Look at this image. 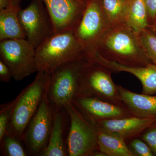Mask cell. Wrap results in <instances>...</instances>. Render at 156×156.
Listing matches in <instances>:
<instances>
[{
	"label": "cell",
	"instance_id": "cell-1",
	"mask_svg": "<svg viewBox=\"0 0 156 156\" xmlns=\"http://www.w3.org/2000/svg\"><path fill=\"white\" fill-rule=\"evenodd\" d=\"M93 51L107 60L129 67L153 63L140 46L136 31L126 23L112 27Z\"/></svg>",
	"mask_w": 156,
	"mask_h": 156
},
{
	"label": "cell",
	"instance_id": "cell-2",
	"mask_svg": "<svg viewBox=\"0 0 156 156\" xmlns=\"http://www.w3.org/2000/svg\"><path fill=\"white\" fill-rule=\"evenodd\" d=\"M37 73L33 82L11 102V119L7 132L20 141L23 140L25 130L48 90L50 74Z\"/></svg>",
	"mask_w": 156,
	"mask_h": 156
},
{
	"label": "cell",
	"instance_id": "cell-3",
	"mask_svg": "<svg viewBox=\"0 0 156 156\" xmlns=\"http://www.w3.org/2000/svg\"><path fill=\"white\" fill-rule=\"evenodd\" d=\"M87 57L73 31L54 34L36 49L38 72L50 74L65 63Z\"/></svg>",
	"mask_w": 156,
	"mask_h": 156
},
{
	"label": "cell",
	"instance_id": "cell-4",
	"mask_svg": "<svg viewBox=\"0 0 156 156\" xmlns=\"http://www.w3.org/2000/svg\"><path fill=\"white\" fill-rule=\"evenodd\" d=\"M112 73L107 68L88 58L81 70L76 96L95 98L125 106L118 85L112 79Z\"/></svg>",
	"mask_w": 156,
	"mask_h": 156
},
{
	"label": "cell",
	"instance_id": "cell-5",
	"mask_svg": "<svg viewBox=\"0 0 156 156\" xmlns=\"http://www.w3.org/2000/svg\"><path fill=\"white\" fill-rule=\"evenodd\" d=\"M88 60L87 57L67 62L50 74L47 94L55 108H65L72 103L77 94L81 70Z\"/></svg>",
	"mask_w": 156,
	"mask_h": 156
},
{
	"label": "cell",
	"instance_id": "cell-6",
	"mask_svg": "<svg viewBox=\"0 0 156 156\" xmlns=\"http://www.w3.org/2000/svg\"><path fill=\"white\" fill-rule=\"evenodd\" d=\"M112 27L103 0H89L74 34L86 54L95 50L98 42Z\"/></svg>",
	"mask_w": 156,
	"mask_h": 156
},
{
	"label": "cell",
	"instance_id": "cell-7",
	"mask_svg": "<svg viewBox=\"0 0 156 156\" xmlns=\"http://www.w3.org/2000/svg\"><path fill=\"white\" fill-rule=\"evenodd\" d=\"M71 120L67 144L69 156H93L98 150L97 126L73 103L65 108Z\"/></svg>",
	"mask_w": 156,
	"mask_h": 156
},
{
	"label": "cell",
	"instance_id": "cell-8",
	"mask_svg": "<svg viewBox=\"0 0 156 156\" xmlns=\"http://www.w3.org/2000/svg\"><path fill=\"white\" fill-rule=\"evenodd\" d=\"M1 60L8 66L12 78L21 80L37 72L36 49L27 39L7 40L0 42Z\"/></svg>",
	"mask_w": 156,
	"mask_h": 156
},
{
	"label": "cell",
	"instance_id": "cell-9",
	"mask_svg": "<svg viewBox=\"0 0 156 156\" xmlns=\"http://www.w3.org/2000/svg\"><path fill=\"white\" fill-rule=\"evenodd\" d=\"M26 39L36 49L54 34L52 20L43 0H32L18 12Z\"/></svg>",
	"mask_w": 156,
	"mask_h": 156
},
{
	"label": "cell",
	"instance_id": "cell-10",
	"mask_svg": "<svg viewBox=\"0 0 156 156\" xmlns=\"http://www.w3.org/2000/svg\"><path fill=\"white\" fill-rule=\"evenodd\" d=\"M54 111V107L48 98L47 91L24 134L23 140L33 155H41L48 145Z\"/></svg>",
	"mask_w": 156,
	"mask_h": 156
},
{
	"label": "cell",
	"instance_id": "cell-11",
	"mask_svg": "<svg viewBox=\"0 0 156 156\" xmlns=\"http://www.w3.org/2000/svg\"><path fill=\"white\" fill-rule=\"evenodd\" d=\"M53 23L54 34L73 31L89 0H43Z\"/></svg>",
	"mask_w": 156,
	"mask_h": 156
},
{
	"label": "cell",
	"instance_id": "cell-12",
	"mask_svg": "<svg viewBox=\"0 0 156 156\" xmlns=\"http://www.w3.org/2000/svg\"><path fill=\"white\" fill-rule=\"evenodd\" d=\"M72 103L87 119L94 123L103 120L134 116L125 106L95 98L78 95L73 99Z\"/></svg>",
	"mask_w": 156,
	"mask_h": 156
},
{
	"label": "cell",
	"instance_id": "cell-13",
	"mask_svg": "<svg viewBox=\"0 0 156 156\" xmlns=\"http://www.w3.org/2000/svg\"><path fill=\"white\" fill-rule=\"evenodd\" d=\"M94 124L100 131L121 137L127 142L139 137L147 129L156 124V119L132 116L103 120Z\"/></svg>",
	"mask_w": 156,
	"mask_h": 156
},
{
	"label": "cell",
	"instance_id": "cell-14",
	"mask_svg": "<svg viewBox=\"0 0 156 156\" xmlns=\"http://www.w3.org/2000/svg\"><path fill=\"white\" fill-rule=\"evenodd\" d=\"M87 56L93 61L107 68L112 73H118L124 72L135 76L142 84V94L150 95L156 94V64L151 63L145 66L129 67L107 60L96 51L88 53Z\"/></svg>",
	"mask_w": 156,
	"mask_h": 156
},
{
	"label": "cell",
	"instance_id": "cell-15",
	"mask_svg": "<svg viewBox=\"0 0 156 156\" xmlns=\"http://www.w3.org/2000/svg\"><path fill=\"white\" fill-rule=\"evenodd\" d=\"M123 104L133 116L156 118V95L137 94L118 85Z\"/></svg>",
	"mask_w": 156,
	"mask_h": 156
},
{
	"label": "cell",
	"instance_id": "cell-16",
	"mask_svg": "<svg viewBox=\"0 0 156 156\" xmlns=\"http://www.w3.org/2000/svg\"><path fill=\"white\" fill-rule=\"evenodd\" d=\"M65 109L54 108L53 126L47 147L42 152V156H66L68 154L63 139Z\"/></svg>",
	"mask_w": 156,
	"mask_h": 156
},
{
	"label": "cell",
	"instance_id": "cell-17",
	"mask_svg": "<svg viewBox=\"0 0 156 156\" xmlns=\"http://www.w3.org/2000/svg\"><path fill=\"white\" fill-rule=\"evenodd\" d=\"M21 9L11 4L0 11V41L26 39L20 22L18 12Z\"/></svg>",
	"mask_w": 156,
	"mask_h": 156
},
{
	"label": "cell",
	"instance_id": "cell-18",
	"mask_svg": "<svg viewBox=\"0 0 156 156\" xmlns=\"http://www.w3.org/2000/svg\"><path fill=\"white\" fill-rule=\"evenodd\" d=\"M98 150L106 156H134L122 138L98 129Z\"/></svg>",
	"mask_w": 156,
	"mask_h": 156
},
{
	"label": "cell",
	"instance_id": "cell-19",
	"mask_svg": "<svg viewBox=\"0 0 156 156\" xmlns=\"http://www.w3.org/2000/svg\"><path fill=\"white\" fill-rule=\"evenodd\" d=\"M125 23L136 32L149 27L144 0H129L125 15Z\"/></svg>",
	"mask_w": 156,
	"mask_h": 156
},
{
	"label": "cell",
	"instance_id": "cell-20",
	"mask_svg": "<svg viewBox=\"0 0 156 156\" xmlns=\"http://www.w3.org/2000/svg\"><path fill=\"white\" fill-rule=\"evenodd\" d=\"M129 0H103L104 7L112 27L125 23Z\"/></svg>",
	"mask_w": 156,
	"mask_h": 156
},
{
	"label": "cell",
	"instance_id": "cell-21",
	"mask_svg": "<svg viewBox=\"0 0 156 156\" xmlns=\"http://www.w3.org/2000/svg\"><path fill=\"white\" fill-rule=\"evenodd\" d=\"M136 33L142 49L152 63L156 65V35L148 28Z\"/></svg>",
	"mask_w": 156,
	"mask_h": 156
},
{
	"label": "cell",
	"instance_id": "cell-22",
	"mask_svg": "<svg viewBox=\"0 0 156 156\" xmlns=\"http://www.w3.org/2000/svg\"><path fill=\"white\" fill-rule=\"evenodd\" d=\"M1 142L3 152L7 156H26L27 154L19 142V140L10 133L6 132Z\"/></svg>",
	"mask_w": 156,
	"mask_h": 156
},
{
	"label": "cell",
	"instance_id": "cell-23",
	"mask_svg": "<svg viewBox=\"0 0 156 156\" xmlns=\"http://www.w3.org/2000/svg\"><path fill=\"white\" fill-rule=\"evenodd\" d=\"M129 149L134 156H153L154 154L147 144L139 137L130 140Z\"/></svg>",
	"mask_w": 156,
	"mask_h": 156
},
{
	"label": "cell",
	"instance_id": "cell-24",
	"mask_svg": "<svg viewBox=\"0 0 156 156\" xmlns=\"http://www.w3.org/2000/svg\"><path fill=\"white\" fill-rule=\"evenodd\" d=\"M11 102L1 105L0 110V141H2L7 130L11 117Z\"/></svg>",
	"mask_w": 156,
	"mask_h": 156
},
{
	"label": "cell",
	"instance_id": "cell-25",
	"mask_svg": "<svg viewBox=\"0 0 156 156\" xmlns=\"http://www.w3.org/2000/svg\"><path fill=\"white\" fill-rule=\"evenodd\" d=\"M140 138L147 144L154 155L156 156V124L147 129Z\"/></svg>",
	"mask_w": 156,
	"mask_h": 156
},
{
	"label": "cell",
	"instance_id": "cell-26",
	"mask_svg": "<svg viewBox=\"0 0 156 156\" xmlns=\"http://www.w3.org/2000/svg\"><path fill=\"white\" fill-rule=\"evenodd\" d=\"M144 1L147 10L150 27L153 23L156 17V0H144Z\"/></svg>",
	"mask_w": 156,
	"mask_h": 156
},
{
	"label": "cell",
	"instance_id": "cell-27",
	"mask_svg": "<svg viewBox=\"0 0 156 156\" xmlns=\"http://www.w3.org/2000/svg\"><path fill=\"white\" fill-rule=\"evenodd\" d=\"M12 78L11 71L2 60H0V81L4 83L10 82Z\"/></svg>",
	"mask_w": 156,
	"mask_h": 156
},
{
	"label": "cell",
	"instance_id": "cell-28",
	"mask_svg": "<svg viewBox=\"0 0 156 156\" xmlns=\"http://www.w3.org/2000/svg\"><path fill=\"white\" fill-rule=\"evenodd\" d=\"M11 4V0H0V11L7 8Z\"/></svg>",
	"mask_w": 156,
	"mask_h": 156
},
{
	"label": "cell",
	"instance_id": "cell-29",
	"mask_svg": "<svg viewBox=\"0 0 156 156\" xmlns=\"http://www.w3.org/2000/svg\"><path fill=\"white\" fill-rule=\"evenodd\" d=\"M22 0H11V4L16 8H20V4Z\"/></svg>",
	"mask_w": 156,
	"mask_h": 156
},
{
	"label": "cell",
	"instance_id": "cell-30",
	"mask_svg": "<svg viewBox=\"0 0 156 156\" xmlns=\"http://www.w3.org/2000/svg\"><path fill=\"white\" fill-rule=\"evenodd\" d=\"M151 31H152L156 35V25L154 26L153 27L148 28Z\"/></svg>",
	"mask_w": 156,
	"mask_h": 156
},
{
	"label": "cell",
	"instance_id": "cell-31",
	"mask_svg": "<svg viewBox=\"0 0 156 156\" xmlns=\"http://www.w3.org/2000/svg\"><path fill=\"white\" fill-rule=\"evenodd\" d=\"M156 25V17L155 18V19L154 21V22L153 23H152V24L151 25V26L149 28H150V27H153L154 26Z\"/></svg>",
	"mask_w": 156,
	"mask_h": 156
}]
</instances>
